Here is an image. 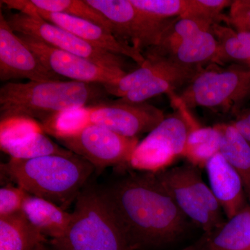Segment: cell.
I'll return each instance as SVG.
<instances>
[{
  "label": "cell",
  "mask_w": 250,
  "mask_h": 250,
  "mask_svg": "<svg viewBox=\"0 0 250 250\" xmlns=\"http://www.w3.org/2000/svg\"><path fill=\"white\" fill-rule=\"evenodd\" d=\"M29 223L51 240L62 237L71 223L72 213L41 197L29 195L22 210Z\"/></svg>",
  "instance_id": "obj_18"
},
{
  "label": "cell",
  "mask_w": 250,
  "mask_h": 250,
  "mask_svg": "<svg viewBox=\"0 0 250 250\" xmlns=\"http://www.w3.org/2000/svg\"><path fill=\"white\" fill-rule=\"evenodd\" d=\"M86 116L88 123L128 138L149 134L166 118L160 108L147 102L128 103L121 99L86 108Z\"/></svg>",
  "instance_id": "obj_10"
},
{
  "label": "cell",
  "mask_w": 250,
  "mask_h": 250,
  "mask_svg": "<svg viewBox=\"0 0 250 250\" xmlns=\"http://www.w3.org/2000/svg\"><path fill=\"white\" fill-rule=\"evenodd\" d=\"M138 9L161 19L188 18L191 0H131Z\"/></svg>",
  "instance_id": "obj_28"
},
{
  "label": "cell",
  "mask_w": 250,
  "mask_h": 250,
  "mask_svg": "<svg viewBox=\"0 0 250 250\" xmlns=\"http://www.w3.org/2000/svg\"><path fill=\"white\" fill-rule=\"evenodd\" d=\"M210 189L228 219L238 214L248 205L241 176L220 152L205 167Z\"/></svg>",
  "instance_id": "obj_14"
},
{
  "label": "cell",
  "mask_w": 250,
  "mask_h": 250,
  "mask_svg": "<svg viewBox=\"0 0 250 250\" xmlns=\"http://www.w3.org/2000/svg\"><path fill=\"white\" fill-rule=\"evenodd\" d=\"M207 250H250V207L247 205L238 214L210 233Z\"/></svg>",
  "instance_id": "obj_21"
},
{
  "label": "cell",
  "mask_w": 250,
  "mask_h": 250,
  "mask_svg": "<svg viewBox=\"0 0 250 250\" xmlns=\"http://www.w3.org/2000/svg\"><path fill=\"white\" fill-rule=\"evenodd\" d=\"M159 57L183 66L203 68L208 62H220V45L211 27L184 36L159 57Z\"/></svg>",
  "instance_id": "obj_16"
},
{
  "label": "cell",
  "mask_w": 250,
  "mask_h": 250,
  "mask_svg": "<svg viewBox=\"0 0 250 250\" xmlns=\"http://www.w3.org/2000/svg\"><path fill=\"white\" fill-rule=\"evenodd\" d=\"M220 135V153L241 176L250 200V143L232 123L215 125Z\"/></svg>",
  "instance_id": "obj_19"
},
{
  "label": "cell",
  "mask_w": 250,
  "mask_h": 250,
  "mask_svg": "<svg viewBox=\"0 0 250 250\" xmlns=\"http://www.w3.org/2000/svg\"><path fill=\"white\" fill-rule=\"evenodd\" d=\"M17 34L46 67L62 78L65 77L82 83L104 85L116 82L127 73L123 69L102 66L88 59L55 48L29 36Z\"/></svg>",
  "instance_id": "obj_11"
},
{
  "label": "cell",
  "mask_w": 250,
  "mask_h": 250,
  "mask_svg": "<svg viewBox=\"0 0 250 250\" xmlns=\"http://www.w3.org/2000/svg\"><path fill=\"white\" fill-rule=\"evenodd\" d=\"M173 198L179 209L188 220L210 234L223 225H220L202 205L196 194L184 178L180 166L155 174Z\"/></svg>",
  "instance_id": "obj_15"
},
{
  "label": "cell",
  "mask_w": 250,
  "mask_h": 250,
  "mask_svg": "<svg viewBox=\"0 0 250 250\" xmlns=\"http://www.w3.org/2000/svg\"><path fill=\"white\" fill-rule=\"evenodd\" d=\"M45 241L22 212L0 218V250H32Z\"/></svg>",
  "instance_id": "obj_20"
},
{
  "label": "cell",
  "mask_w": 250,
  "mask_h": 250,
  "mask_svg": "<svg viewBox=\"0 0 250 250\" xmlns=\"http://www.w3.org/2000/svg\"><path fill=\"white\" fill-rule=\"evenodd\" d=\"M43 131L36 121L27 118H13L1 121L0 126V146L22 141L34 133Z\"/></svg>",
  "instance_id": "obj_29"
},
{
  "label": "cell",
  "mask_w": 250,
  "mask_h": 250,
  "mask_svg": "<svg viewBox=\"0 0 250 250\" xmlns=\"http://www.w3.org/2000/svg\"><path fill=\"white\" fill-rule=\"evenodd\" d=\"M250 98V70L246 67L202 68L174 98L187 108L204 107L238 112Z\"/></svg>",
  "instance_id": "obj_5"
},
{
  "label": "cell",
  "mask_w": 250,
  "mask_h": 250,
  "mask_svg": "<svg viewBox=\"0 0 250 250\" xmlns=\"http://www.w3.org/2000/svg\"><path fill=\"white\" fill-rule=\"evenodd\" d=\"M209 236L210 234H208V233H206L205 236L200 238L196 243H193V244L190 245V246H188L187 248L181 250H203L205 249V247L207 246Z\"/></svg>",
  "instance_id": "obj_33"
},
{
  "label": "cell",
  "mask_w": 250,
  "mask_h": 250,
  "mask_svg": "<svg viewBox=\"0 0 250 250\" xmlns=\"http://www.w3.org/2000/svg\"><path fill=\"white\" fill-rule=\"evenodd\" d=\"M72 213V221L65 233L50 240L56 250H134L100 188H83Z\"/></svg>",
  "instance_id": "obj_4"
},
{
  "label": "cell",
  "mask_w": 250,
  "mask_h": 250,
  "mask_svg": "<svg viewBox=\"0 0 250 250\" xmlns=\"http://www.w3.org/2000/svg\"><path fill=\"white\" fill-rule=\"evenodd\" d=\"M231 123L242 136L250 143V110L238 114L236 121Z\"/></svg>",
  "instance_id": "obj_32"
},
{
  "label": "cell",
  "mask_w": 250,
  "mask_h": 250,
  "mask_svg": "<svg viewBox=\"0 0 250 250\" xmlns=\"http://www.w3.org/2000/svg\"><path fill=\"white\" fill-rule=\"evenodd\" d=\"M6 18L10 27L16 34L29 36L55 48L88 59L102 66L125 70L123 56L111 53L90 45L72 33L47 22L36 15L18 12L11 14Z\"/></svg>",
  "instance_id": "obj_8"
},
{
  "label": "cell",
  "mask_w": 250,
  "mask_h": 250,
  "mask_svg": "<svg viewBox=\"0 0 250 250\" xmlns=\"http://www.w3.org/2000/svg\"><path fill=\"white\" fill-rule=\"evenodd\" d=\"M180 167L184 178L196 194L202 205L209 211L220 225H223L225 223L222 215L221 210L223 209L210 188L204 182L199 170L200 168L190 164Z\"/></svg>",
  "instance_id": "obj_27"
},
{
  "label": "cell",
  "mask_w": 250,
  "mask_h": 250,
  "mask_svg": "<svg viewBox=\"0 0 250 250\" xmlns=\"http://www.w3.org/2000/svg\"><path fill=\"white\" fill-rule=\"evenodd\" d=\"M24 1L34 9L90 21L113 34V27L109 21L85 0H24Z\"/></svg>",
  "instance_id": "obj_23"
},
{
  "label": "cell",
  "mask_w": 250,
  "mask_h": 250,
  "mask_svg": "<svg viewBox=\"0 0 250 250\" xmlns=\"http://www.w3.org/2000/svg\"><path fill=\"white\" fill-rule=\"evenodd\" d=\"M29 194L24 189L12 185L0 189V218L22 212L23 205Z\"/></svg>",
  "instance_id": "obj_30"
},
{
  "label": "cell",
  "mask_w": 250,
  "mask_h": 250,
  "mask_svg": "<svg viewBox=\"0 0 250 250\" xmlns=\"http://www.w3.org/2000/svg\"><path fill=\"white\" fill-rule=\"evenodd\" d=\"M111 23L118 40L141 53L159 42L174 19H161L138 9L131 0H85ZM175 19V18H174Z\"/></svg>",
  "instance_id": "obj_6"
},
{
  "label": "cell",
  "mask_w": 250,
  "mask_h": 250,
  "mask_svg": "<svg viewBox=\"0 0 250 250\" xmlns=\"http://www.w3.org/2000/svg\"><path fill=\"white\" fill-rule=\"evenodd\" d=\"M189 126L182 157L198 168H205L208 161L220 152V133L215 126H202L195 123Z\"/></svg>",
  "instance_id": "obj_22"
},
{
  "label": "cell",
  "mask_w": 250,
  "mask_h": 250,
  "mask_svg": "<svg viewBox=\"0 0 250 250\" xmlns=\"http://www.w3.org/2000/svg\"><path fill=\"white\" fill-rule=\"evenodd\" d=\"M109 96L104 85L100 83L9 82L0 88L1 122L27 118L44 124L66 112L110 103Z\"/></svg>",
  "instance_id": "obj_2"
},
{
  "label": "cell",
  "mask_w": 250,
  "mask_h": 250,
  "mask_svg": "<svg viewBox=\"0 0 250 250\" xmlns=\"http://www.w3.org/2000/svg\"><path fill=\"white\" fill-rule=\"evenodd\" d=\"M10 9H16L19 12L27 13L39 16L45 21L65 29L72 34L88 42L90 45L107 51L111 53L129 57L139 66L146 62L143 54L132 46L125 43L103 27L85 20L67 16V15L47 12L34 9L26 4L24 0H1Z\"/></svg>",
  "instance_id": "obj_12"
},
{
  "label": "cell",
  "mask_w": 250,
  "mask_h": 250,
  "mask_svg": "<svg viewBox=\"0 0 250 250\" xmlns=\"http://www.w3.org/2000/svg\"><path fill=\"white\" fill-rule=\"evenodd\" d=\"M32 250H43V249H42V246H41L37 247V248H36L35 249Z\"/></svg>",
  "instance_id": "obj_34"
},
{
  "label": "cell",
  "mask_w": 250,
  "mask_h": 250,
  "mask_svg": "<svg viewBox=\"0 0 250 250\" xmlns=\"http://www.w3.org/2000/svg\"><path fill=\"white\" fill-rule=\"evenodd\" d=\"M1 149L11 156V159H31L48 155H70L73 154L54 143L39 131L12 144L1 146Z\"/></svg>",
  "instance_id": "obj_25"
},
{
  "label": "cell",
  "mask_w": 250,
  "mask_h": 250,
  "mask_svg": "<svg viewBox=\"0 0 250 250\" xmlns=\"http://www.w3.org/2000/svg\"><path fill=\"white\" fill-rule=\"evenodd\" d=\"M228 22L237 31L250 32V0L233 1Z\"/></svg>",
  "instance_id": "obj_31"
},
{
  "label": "cell",
  "mask_w": 250,
  "mask_h": 250,
  "mask_svg": "<svg viewBox=\"0 0 250 250\" xmlns=\"http://www.w3.org/2000/svg\"><path fill=\"white\" fill-rule=\"evenodd\" d=\"M190 126L178 113L167 117L155 129L139 141L128 166L141 172L156 174L167 170L182 157Z\"/></svg>",
  "instance_id": "obj_7"
},
{
  "label": "cell",
  "mask_w": 250,
  "mask_h": 250,
  "mask_svg": "<svg viewBox=\"0 0 250 250\" xmlns=\"http://www.w3.org/2000/svg\"><path fill=\"white\" fill-rule=\"evenodd\" d=\"M1 167L29 195L53 202L63 209L76 200L95 170L75 154L11 159Z\"/></svg>",
  "instance_id": "obj_3"
},
{
  "label": "cell",
  "mask_w": 250,
  "mask_h": 250,
  "mask_svg": "<svg viewBox=\"0 0 250 250\" xmlns=\"http://www.w3.org/2000/svg\"><path fill=\"white\" fill-rule=\"evenodd\" d=\"M201 69L183 66L166 59L165 65L146 83L119 99L128 103H141L161 94L173 95L174 90L188 84Z\"/></svg>",
  "instance_id": "obj_17"
},
{
  "label": "cell",
  "mask_w": 250,
  "mask_h": 250,
  "mask_svg": "<svg viewBox=\"0 0 250 250\" xmlns=\"http://www.w3.org/2000/svg\"><path fill=\"white\" fill-rule=\"evenodd\" d=\"M143 65L134 71L126 73L113 83L104 84L110 95L121 98L126 93L139 88L165 65L166 59L159 57H145Z\"/></svg>",
  "instance_id": "obj_26"
},
{
  "label": "cell",
  "mask_w": 250,
  "mask_h": 250,
  "mask_svg": "<svg viewBox=\"0 0 250 250\" xmlns=\"http://www.w3.org/2000/svg\"><path fill=\"white\" fill-rule=\"evenodd\" d=\"M212 31L220 45V62L234 61L250 70V32L237 31L220 23L213 24Z\"/></svg>",
  "instance_id": "obj_24"
},
{
  "label": "cell",
  "mask_w": 250,
  "mask_h": 250,
  "mask_svg": "<svg viewBox=\"0 0 250 250\" xmlns=\"http://www.w3.org/2000/svg\"><path fill=\"white\" fill-rule=\"evenodd\" d=\"M100 189L134 250L172 243L187 229L188 218L155 174L131 173Z\"/></svg>",
  "instance_id": "obj_1"
},
{
  "label": "cell",
  "mask_w": 250,
  "mask_h": 250,
  "mask_svg": "<svg viewBox=\"0 0 250 250\" xmlns=\"http://www.w3.org/2000/svg\"><path fill=\"white\" fill-rule=\"evenodd\" d=\"M58 141L65 149L88 161L96 170L128 166L139 143L138 138L125 137L91 123Z\"/></svg>",
  "instance_id": "obj_9"
},
{
  "label": "cell",
  "mask_w": 250,
  "mask_h": 250,
  "mask_svg": "<svg viewBox=\"0 0 250 250\" xmlns=\"http://www.w3.org/2000/svg\"><path fill=\"white\" fill-rule=\"evenodd\" d=\"M17 79L43 82L62 81V78L45 67L40 59L11 29L6 16L1 11L0 80L9 82Z\"/></svg>",
  "instance_id": "obj_13"
}]
</instances>
